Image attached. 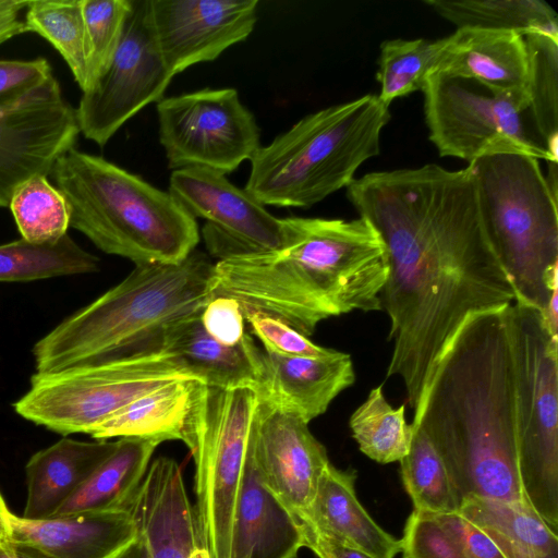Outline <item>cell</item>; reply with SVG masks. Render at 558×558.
I'll use <instances>...</instances> for the list:
<instances>
[{
    "mask_svg": "<svg viewBox=\"0 0 558 558\" xmlns=\"http://www.w3.org/2000/svg\"><path fill=\"white\" fill-rule=\"evenodd\" d=\"M347 196L386 246L380 308L392 341L386 378L402 380L414 410L464 320L512 304L515 291L485 230L468 168L369 172L351 182Z\"/></svg>",
    "mask_w": 558,
    "mask_h": 558,
    "instance_id": "cell-1",
    "label": "cell"
},
{
    "mask_svg": "<svg viewBox=\"0 0 558 558\" xmlns=\"http://www.w3.org/2000/svg\"><path fill=\"white\" fill-rule=\"evenodd\" d=\"M284 223L287 239L279 248L220 255L213 271L215 295L233 298L306 337L329 317L381 310L388 254L367 219L289 217Z\"/></svg>",
    "mask_w": 558,
    "mask_h": 558,
    "instance_id": "cell-2",
    "label": "cell"
},
{
    "mask_svg": "<svg viewBox=\"0 0 558 558\" xmlns=\"http://www.w3.org/2000/svg\"><path fill=\"white\" fill-rule=\"evenodd\" d=\"M214 263L193 251L175 264L135 265L33 348L36 373L116 360L157 344L167 325L199 314L215 295Z\"/></svg>",
    "mask_w": 558,
    "mask_h": 558,
    "instance_id": "cell-3",
    "label": "cell"
},
{
    "mask_svg": "<svg viewBox=\"0 0 558 558\" xmlns=\"http://www.w3.org/2000/svg\"><path fill=\"white\" fill-rule=\"evenodd\" d=\"M51 174L69 205L70 227L100 251L148 265L180 263L196 250V219L138 175L75 147Z\"/></svg>",
    "mask_w": 558,
    "mask_h": 558,
    "instance_id": "cell-4",
    "label": "cell"
},
{
    "mask_svg": "<svg viewBox=\"0 0 558 558\" xmlns=\"http://www.w3.org/2000/svg\"><path fill=\"white\" fill-rule=\"evenodd\" d=\"M389 119L373 94L310 113L258 148L244 190L264 206L311 207L348 187L379 154Z\"/></svg>",
    "mask_w": 558,
    "mask_h": 558,
    "instance_id": "cell-5",
    "label": "cell"
},
{
    "mask_svg": "<svg viewBox=\"0 0 558 558\" xmlns=\"http://www.w3.org/2000/svg\"><path fill=\"white\" fill-rule=\"evenodd\" d=\"M481 217L515 291V301L546 310L558 288L557 192L538 159L495 154L470 162Z\"/></svg>",
    "mask_w": 558,
    "mask_h": 558,
    "instance_id": "cell-6",
    "label": "cell"
},
{
    "mask_svg": "<svg viewBox=\"0 0 558 558\" xmlns=\"http://www.w3.org/2000/svg\"><path fill=\"white\" fill-rule=\"evenodd\" d=\"M517 383L518 470L525 499L558 531V337L541 312L508 306Z\"/></svg>",
    "mask_w": 558,
    "mask_h": 558,
    "instance_id": "cell-7",
    "label": "cell"
},
{
    "mask_svg": "<svg viewBox=\"0 0 558 558\" xmlns=\"http://www.w3.org/2000/svg\"><path fill=\"white\" fill-rule=\"evenodd\" d=\"M179 378L193 377L158 343L102 363L35 373L13 409L63 436L90 435L133 400Z\"/></svg>",
    "mask_w": 558,
    "mask_h": 558,
    "instance_id": "cell-8",
    "label": "cell"
},
{
    "mask_svg": "<svg viewBox=\"0 0 558 558\" xmlns=\"http://www.w3.org/2000/svg\"><path fill=\"white\" fill-rule=\"evenodd\" d=\"M258 395L203 385L184 444L195 466L196 514L211 558H230L236 495Z\"/></svg>",
    "mask_w": 558,
    "mask_h": 558,
    "instance_id": "cell-9",
    "label": "cell"
},
{
    "mask_svg": "<svg viewBox=\"0 0 558 558\" xmlns=\"http://www.w3.org/2000/svg\"><path fill=\"white\" fill-rule=\"evenodd\" d=\"M422 92L429 141L440 156L470 163L495 154H520L557 163L524 129L525 97L441 72L433 73Z\"/></svg>",
    "mask_w": 558,
    "mask_h": 558,
    "instance_id": "cell-10",
    "label": "cell"
},
{
    "mask_svg": "<svg viewBox=\"0 0 558 558\" xmlns=\"http://www.w3.org/2000/svg\"><path fill=\"white\" fill-rule=\"evenodd\" d=\"M159 141L168 167L206 168L223 174L260 147L254 114L234 88H205L157 102Z\"/></svg>",
    "mask_w": 558,
    "mask_h": 558,
    "instance_id": "cell-11",
    "label": "cell"
},
{
    "mask_svg": "<svg viewBox=\"0 0 558 558\" xmlns=\"http://www.w3.org/2000/svg\"><path fill=\"white\" fill-rule=\"evenodd\" d=\"M155 39L149 0H132L118 50L76 108L81 133L100 147L140 110L158 102L172 81Z\"/></svg>",
    "mask_w": 558,
    "mask_h": 558,
    "instance_id": "cell-12",
    "label": "cell"
},
{
    "mask_svg": "<svg viewBox=\"0 0 558 558\" xmlns=\"http://www.w3.org/2000/svg\"><path fill=\"white\" fill-rule=\"evenodd\" d=\"M81 133L76 109L51 75L19 99L0 106V208L29 179L51 173Z\"/></svg>",
    "mask_w": 558,
    "mask_h": 558,
    "instance_id": "cell-13",
    "label": "cell"
},
{
    "mask_svg": "<svg viewBox=\"0 0 558 558\" xmlns=\"http://www.w3.org/2000/svg\"><path fill=\"white\" fill-rule=\"evenodd\" d=\"M169 193L194 218L207 220L208 246L217 254L229 250L268 251L284 245V219L272 216L226 174L206 168L173 170Z\"/></svg>",
    "mask_w": 558,
    "mask_h": 558,
    "instance_id": "cell-14",
    "label": "cell"
},
{
    "mask_svg": "<svg viewBox=\"0 0 558 558\" xmlns=\"http://www.w3.org/2000/svg\"><path fill=\"white\" fill-rule=\"evenodd\" d=\"M149 4L157 47L173 76L245 40L257 21V0H149Z\"/></svg>",
    "mask_w": 558,
    "mask_h": 558,
    "instance_id": "cell-15",
    "label": "cell"
},
{
    "mask_svg": "<svg viewBox=\"0 0 558 558\" xmlns=\"http://www.w3.org/2000/svg\"><path fill=\"white\" fill-rule=\"evenodd\" d=\"M253 435L265 482L299 520L312 502L325 469L331 463L326 448L311 433L307 423L260 400Z\"/></svg>",
    "mask_w": 558,
    "mask_h": 558,
    "instance_id": "cell-16",
    "label": "cell"
},
{
    "mask_svg": "<svg viewBox=\"0 0 558 558\" xmlns=\"http://www.w3.org/2000/svg\"><path fill=\"white\" fill-rule=\"evenodd\" d=\"M125 509L148 558H211L179 463L153 460Z\"/></svg>",
    "mask_w": 558,
    "mask_h": 558,
    "instance_id": "cell-17",
    "label": "cell"
},
{
    "mask_svg": "<svg viewBox=\"0 0 558 558\" xmlns=\"http://www.w3.org/2000/svg\"><path fill=\"white\" fill-rule=\"evenodd\" d=\"M302 547L299 520L260 473L252 424L233 513L230 558H296Z\"/></svg>",
    "mask_w": 558,
    "mask_h": 558,
    "instance_id": "cell-18",
    "label": "cell"
},
{
    "mask_svg": "<svg viewBox=\"0 0 558 558\" xmlns=\"http://www.w3.org/2000/svg\"><path fill=\"white\" fill-rule=\"evenodd\" d=\"M199 314L167 325L159 339L160 350L207 386L250 388L259 396L267 377L264 350L248 333L234 345L218 342L204 329Z\"/></svg>",
    "mask_w": 558,
    "mask_h": 558,
    "instance_id": "cell-19",
    "label": "cell"
},
{
    "mask_svg": "<svg viewBox=\"0 0 558 558\" xmlns=\"http://www.w3.org/2000/svg\"><path fill=\"white\" fill-rule=\"evenodd\" d=\"M11 541L50 558H111L137 536L126 509L25 519L12 513Z\"/></svg>",
    "mask_w": 558,
    "mask_h": 558,
    "instance_id": "cell-20",
    "label": "cell"
},
{
    "mask_svg": "<svg viewBox=\"0 0 558 558\" xmlns=\"http://www.w3.org/2000/svg\"><path fill=\"white\" fill-rule=\"evenodd\" d=\"M435 72L474 80L494 92L527 99V49L524 36L515 32L457 28L445 37Z\"/></svg>",
    "mask_w": 558,
    "mask_h": 558,
    "instance_id": "cell-21",
    "label": "cell"
},
{
    "mask_svg": "<svg viewBox=\"0 0 558 558\" xmlns=\"http://www.w3.org/2000/svg\"><path fill=\"white\" fill-rule=\"evenodd\" d=\"M264 352L267 377L258 399L307 424L324 414L336 397L355 381L351 355L338 350L325 357Z\"/></svg>",
    "mask_w": 558,
    "mask_h": 558,
    "instance_id": "cell-22",
    "label": "cell"
},
{
    "mask_svg": "<svg viewBox=\"0 0 558 558\" xmlns=\"http://www.w3.org/2000/svg\"><path fill=\"white\" fill-rule=\"evenodd\" d=\"M355 478L354 471L329 463L299 522L373 558H395L401 551L400 539L383 530L363 508L355 494Z\"/></svg>",
    "mask_w": 558,
    "mask_h": 558,
    "instance_id": "cell-23",
    "label": "cell"
},
{
    "mask_svg": "<svg viewBox=\"0 0 558 558\" xmlns=\"http://www.w3.org/2000/svg\"><path fill=\"white\" fill-rule=\"evenodd\" d=\"M116 441L64 437L34 453L25 466L27 499L23 518L52 517L116 449Z\"/></svg>",
    "mask_w": 558,
    "mask_h": 558,
    "instance_id": "cell-24",
    "label": "cell"
},
{
    "mask_svg": "<svg viewBox=\"0 0 558 558\" xmlns=\"http://www.w3.org/2000/svg\"><path fill=\"white\" fill-rule=\"evenodd\" d=\"M204 383L195 378L169 381L119 410L90 436L97 440L131 437L162 442L185 441Z\"/></svg>",
    "mask_w": 558,
    "mask_h": 558,
    "instance_id": "cell-25",
    "label": "cell"
},
{
    "mask_svg": "<svg viewBox=\"0 0 558 558\" xmlns=\"http://www.w3.org/2000/svg\"><path fill=\"white\" fill-rule=\"evenodd\" d=\"M458 512L483 531L506 558H558L557 532L527 501L468 497Z\"/></svg>",
    "mask_w": 558,
    "mask_h": 558,
    "instance_id": "cell-26",
    "label": "cell"
},
{
    "mask_svg": "<svg viewBox=\"0 0 558 558\" xmlns=\"http://www.w3.org/2000/svg\"><path fill=\"white\" fill-rule=\"evenodd\" d=\"M158 445L159 442L148 439L119 438L113 452L53 515L125 509Z\"/></svg>",
    "mask_w": 558,
    "mask_h": 558,
    "instance_id": "cell-27",
    "label": "cell"
},
{
    "mask_svg": "<svg viewBox=\"0 0 558 558\" xmlns=\"http://www.w3.org/2000/svg\"><path fill=\"white\" fill-rule=\"evenodd\" d=\"M437 14L460 27L538 34L558 40V15L543 0H424Z\"/></svg>",
    "mask_w": 558,
    "mask_h": 558,
    "instance_id": "cell-28",
    "label": "cell"
},
{
    "mask_svg": "<svg viewBox=\"0 0 558 558\" xmlns=\"http://www.w3.org/2000/svg\"><path fill=\"white\" fill-rule=\"evenodd\" d=\"M98 269L99 259L69 234L52 244H36L21 238L0 245V281H33Z\"/></svg>",
    "mask_w": 558,
    "mask_h": 558,
    "instance_id": "cell-29",
    "label": "cell"
},
{
    "mask_svg": "<svg viewBox=\"0 0 558 558\" xmlns=\"http://www.w3.org/2000/svg\"><path fill=\"white\" fill-rule=\"evenodd\" d=\"M23 22L26 33L38 34L56 48L82 92L85 90L89 49L83 0L27 1Z\"/></svg>",
    "mask_w": 558,
    "mask_h": 558,
    "instance_id": "cell-30",
    "label": "cell"
},
{
    "mask_svg": "<svg viewBox=\"0 0 558 558\" xmlns=\"http://www.w3.org/2000/svg\"><path fill=\"white\" fill-rule=\"evenodd\" d=\"M349 426L359 449L378 463L400 461L410 450L413 426L405 420V405L395 409L381 386L373 388L354 410Z\"/></svg>",
    "mask_w": 558,
    "mask_h": 558,
    "instance_id": "cell-31",
    "label": "cell"
},
{
    "mask_svg": "<svg viewBox=\"0 0 558 558\" xmlns=\"http://www.w3.org/2000/svg\"><path fill=\"white\" fill-rule=\"evenodd\" d=\"M445 37L427 39H389L380 45L376 80L378 98L387 106L397 98L423 90L435 72Z\"/></svg>",
    "mask_w": 558,
    "mask_h": 558,
    "instance_id": "cell-32",
    "label": "cell"
},
{
    "mask_svg": "<svg viewBox=\"0 0 558 558\" xmlns=\"http://www.w3.org/2000/svg\"><path fill=\"white\" fill-rule=\"evenodd\" d=\"M399 462L414 509L437 513L459 511L461 501L451 477L421 427L413 426L410 450Z\"/></svg>",
    "mask_w": 558,
    "mask_h": 558,
    "instance_id": "cell-33",
    "label": "cell"
},
{
    "mask_svg": "<svg viewBox=\"0 0 558 558\" xmlns=\"http://www.w3.org/2000/svg\"><path fill=\"white\" fill-rule=\"evenodd\" d=\"M529 57L526 94L542 145L557 162L558 145V40L530 34L524 36Z\"/></svg>",
    "mask_w": 558,
    "mask_h": 558,
    "instance_id": "cell-34",
    "label": "cell"
},
{
    "mask_svg": "<svg viewBox=\"0 0 558 558\" xmlns=\"http://www.w3.org/2000/svg\"><path fill=\"white\" fill-rule=\"evenodd\" d=\"M9 208L22 239L28 242L52 244L68 234L69 205L47 177H34L19 186Z\"/></svg>",
    "mask_w": 558,
    "mask_h": 558,
    "instance_id": "cell-35",
    "label": "cell"
},
{
    "mask_svg": "<svg viewBox=\"0 0 558 558\" xmlns=\"http://www.w3.org/2000/svg\"><path fill=\"white\" fill-rule=\"evenodd\" d=\"M400 545L403 558H465L464 518L413 509Z\"/></svg>",
    "mask_w": 558,
    "mask_h": 558,
    "instance_id": "cell-36",
    "label": "cell"
},
{
    "mask_svg": "<svg viewBox=\"0 0 558 558\" xmlns=\"http://www.w3.org/2000/svg\"><path fill=\"white\" fill-rule=\"evenodd\" d=\"M131 9L132 0H83L89 49L86 89L111 63Z\"/></svg>",
    "mask_w": 558,
    "mask_h": 558,
    "instance_id": "cell-37",
    "label": "cell"
},
{
    "mask_svg": "<svg viewBox=\"0 0 558 558\" xmlns=\"http://www.w3.org/2000/svg\"><path fill=\"white\" fill-rule=\"evenodd\" d=\"M245 323L264 350L289 357H325L336 350L320 347L284 322L256 310L243 308Z\"/></svg>",
    "mask_w": 558,
    "mask_h": 558,
    "instance_id": "cell-38",
    "label": "cell"
},
{
    "mask_svg": "<svg viewBox=\"0 0 558 558\" xmlns=\"http://www.w3.org/2000/svg\"><path fill=\"white\" fill-rule=\"evenodd\" d=\"M199 319L206 332L226 345L236 344L246 333L242 305L227 295H214L203 307Z\"/></svg>",
    "mask_w": 558,
    "mask_h": 558,
    "instance_id": "cell-39",
    "label": "cell"
},
{
    "mask_svg": "<svg viewBox=\"0 0 558 558\" xmlns=\"http://www.w3.org/2000/svg\"><path fill=\"white\" fill-rule=\"evenodd\" d=\"M52 69L47 59L0 60V106L12 102L48 80Z\"/></svg>",
    "mask_w": 558,
    "mask_h": 558,
    "instance_id": "cell-40",
    "label": "cell"
},
{
    "mask_svg": "<svg viewBox=\"0 0 558 558\" xmlns=\"http://www.w3.org/2000/svg\"><path fill=\"white\" fill-rule=\"evenodd\" d=\"M301 527L304 547L310 548L318 558H373L359 549L323 535L305 524H301Z\"/></svg>",
    "mask_w": 558,
    "mask_h": 558,
    "instance_id": "cell-41",
    "label": "cell"
},
{
    "mask_svg": "<svg viewBox=\"0 0 558 558\" xmlns=\"http://www.w3.org/2000/svg\"><path fill=\"white\" fill-rule=\"evenodd\" d=\"M465 558H506L494 542L464 518Z\"/></svg>",
    "mask_w": 558,
    "mask_h": 558,
    "instance_id": "cell-42",
    "label": "cell"
},
{
    "mask_svg": "<svg viewBox=\"0 0 558 558\" xmlns=\"http://www.w3.org/2000/svg\"><path fill=\"white\" fill-rule=\"evenodd\" d=\"M27 1L0 0V45L10 38L26 33L21 15Z\"/></svg>",
    "mask_w": 558,
    "mask_h": 558,
    "instance_id": "cell-43",
    "label": "cell"
},
{
    "mask_svg": "<svg viewBox=\"0 0 558 558\" xmlns=\"http://www.w3.org/2000/svg\"><path fill=\"white\" fill-rule=\"evenodd\" d=\"M0 558H50L40 550L20 543L0 546Z\"/></svg>",
    "mask_w": 558,
    "mask_h": 558,
    "instance_id": "cell-44",
    "label": "cell"
},
{
    "mask_svg": "<svg viewBox=\"0 0 558 558\" xmlns=\"http://www.w3.org/2000/svg\"><path fill=\"white\" fill-rule=\"evenodd\" d=\"M11 514L12 512L9 510L0 494V546H10L12 544L10 526Z\"/></svg>",
    "mask_w": 558,
    "mask_h": 558,
    "instance_id": "cell-45",
    "label": "cell"
},
{
    "mask_svg": "<svg viewBox=\"0 0 558 558\" xmlns=\"http://www.w3.org/2000/svg\"><path fill=\"white\" fill-rule=\"evenodd\" d=\"M111 558H148V554L144 542L137 535L135 539Z\"/></svg>",
    "mask_w": 558,
    "mask_h": 558,
    "instance_id": "cell-46",
    "label": "cell"
}]
</instances>
